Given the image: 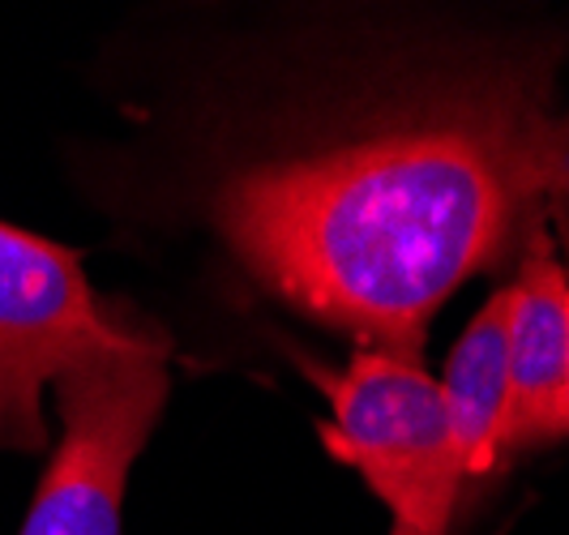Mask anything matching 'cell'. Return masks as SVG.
Returning a JSON list of instances; mask_svg holds the SVG:
<instances>
[{
	"instance_id": "6da1fadb",
	"label": "cell",
	"mask_w": 569,
	"mask_h": 535,
	"mask_svg": "<svg viewBox=\"0 0 569 535\" xmlns=\"http://www.w3.org/2000/svg\"><path fill=\"white\" fill-rule=\"evenodd\" d=\"M569 22L462 43L240 155L210 224L270 296L420 360L432 313L522 257L569 185Z\"/></svg>"
},
{
	"instance_id": "7a4b0ae2",
	"label": "cell",
	"mask_w": 569,
	"mask_h": 535,
	"mask_svg": "<svg viewBox=\"0 0 569 535\" xmlns=\"http://www.w3.org/2000/svg\"><path fill=\"white\" fill-rule=\"evenodd\" d=\"M305 368L330 403L321 446L365 476L390 509V535H450L467 484L441 386L425 365L356 347L347 368Z\"/></svg>"
},
{
	"instance_id": "3957f363",
	"label": "cell",
	"mask_w": 569,
	"mask_h": 535,
	"mask_svg": "<svg viewBox=\"0 0 569 535\" xmlns=\"http://www.w3.org/2000/svg\"><path fill=\"white\" fill-rule=\"evenodd\" d=\"M57 390L60 446L22 535H120L133 458L168 403V347L142 330L133 347L73 365Z\"/></svg>"
},
{
	"instance_id": "277c9868",
	"label": "cell",
	"mask_w": 569,
	"mask_h": 535,
	"mask_svg": "<svg viewBox=\"0 0 569 535\" xmlns=\"http://www.w3.org/2000/svg\"><path fill=\"white\" fill-rule=\"evenodd\" d=\"M138 338V326L99 305L73 249L0 224V450H43V390Z\"/></svg>"
},
{
	"instance_id": "5b68a950",
	"label": "cell",
	"mask_w": 569,
	"mask_h": 535,
	"mask_svg": "<svg viewBox=\"0 0 569 535\" xmlns=\"http://www.w3.org/2000/svg\"><path fill=\"white\" fill-rule=\"evenodd\" d=\"M506 463L569 437L566 373H569V270L557 257L552 227H540L518 257V275L506 283Z\"/></svg>"
},
{
	"instance_id": "8992f818",
	"label": "cell",
	"mask_w": 569,
	"mask_h": 535,
	"mask_svg": "<svg viewBox=\"0 0 569 535\" xmlns=\"http://www.w3.org/2000/svg\"><path fill=\"white\" fill-rule=\"evenodd\" d=\"M506 317H510V291L497 287L450 347L446 373L437 382L467 488H480L506 467V412H510Z\"/></svg>"
},
{
	"instance_id": "52a82bcc",
	"label": "cell",
	"mask_w": 569,
	"mask_h": 535,
	"mask_svg": "<svg viewBox=\"0 0 569 535\" xmlns=\"http://www.w3.org/2000/svg\"><path fill=\"white\" fill-rule=\"evenodd\" d=\"M548 227L557 231L552 240H561V249L569 254V185H566V194L552 201V210H548Z\"/></svg>"
},
{
	"instance_id": "ba28073f",
	"label": "cell",
	"mask_w": 569,
	"mask_h": 535,
	"mask_svg": "<svg viewBox=\"0 0 569 535\" xmlns=\"http://www.w3.org/2000/svg\"><path fill=\"white\" fill-rule=\"evenodd\" d=\"M566 416H569V373H566Z\"/></svg>"
}]
</instances>
